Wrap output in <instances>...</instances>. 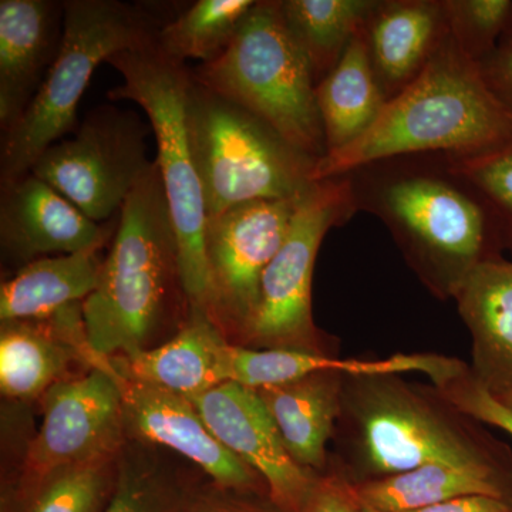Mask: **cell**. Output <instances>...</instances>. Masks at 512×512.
Here are the masks:
<instances>
[{
    "label": "cell",
    "mask_w": 512,
    "mask_h": 512,
    "mask_svg": "<svg viewBox=\"0 0 512 512\" xmlns=\"http://www.w3.org/2000/svg\"><path fill=\"white\" fill-rule=\"evenodd\" d=\"M328 471L349 484L430 463L512 467V451L433 384L402 375L343 376L342 410Z\"/></svg>",
    "instance_id": "cell-1"
},
{
    "label": "cell",
    "mask_w": 512,
    "mask_h": 512,
    "mask_svg": "<svg viewBox=\"0 0 512 512\" xmlns=\"http://www.w3.org/2000/svg\"><path fill=\"white\" fill-rule=\"evenodd\" d=\"M306 512H366L353 493L352 485L339 474H320Z\"/></svg>",
    "instance_id": "cell-35"
},
{
    "label": "cell",
    "mask_w": 512,
    "mask_h": 512,
    "mask_svg": "<svg viewBox=\"0 0 512 512\" xmlns=\"http://www.w3.org/2000/svg\"><path fill=\"white\" fill-rule=\"evenodd\" d=\"M200 485L143 453H134L128 441L120 457L116 490L103 512H184Z\"/></svg>",
    "instance_id": "cell-29"
},
{
    "label": "cell",
    "mask_w": 512,
    "mask_h": 512,
    "mask_svg": "<svg viewBox=\"0 0 512 512\" xmlns=\"http://www.w3.org/2000/svg\"><path fill=\"white\" fill-rule=\"evenodd\" d=\"M123 76L110 100H130L146 111L157 141L156 163L177 235L181 282L190 308L207 312L208 272L204 235V194L187 126L191 70L174 62L156 45L124 50L109 62Z\"/></svg>",
    "instance_id": "cell-8"
},
{
    "label": "cell",
    "mask_w": 512,
    "mask_h": 512,
    "mask_svg": "<svg viewBox=\"0 0 512 512\" xmlns=\"http://www.w3.org/2000/svg\"><path fill=\"white\" fill-rule=\"evenodd\" d=\"M231 343L207 312L191 308L173 339L133 355L111 357L127 375L192 399L227 383L225 357Z\"/></svg>",
    "instance_id": "cell-20"
},
{
    "label": "cell",
    "mask_w": 512,
    "mask_h": 512,
    "mask_svg": "<svg viewBox=\"0 0 512 512\" xmlns=\"http://www.w3.org/2000/svg\"><path fill=\"white\" fill-rule=\"evenodd\" d=\"M356 211L346 175L316 181L299 198L284 244L262 278L258 311L241 346L336 356L313 319V272L329 229L345 224Z\"/></svg>",
    "instance_id": "cell-9"
},
{
    "label": "cell",
    "mask_w": 512,
    "mask_h": 512,
    "mask_svg": "<svg viewBox=\"0 0 512 512\" xmlns=\"http://www.w3.org/2000/svg\"><path fill=\"white\" fill-rule=\"evenodd\" d=\"M436 387L448 402L467 416L497 427L512 437V414L474 379L470 365Z\"/></svg>",
    "instance_id": "cell-32"
},
{
    "label": "cell",
    "mask_w": 512,
    "mask_h": 512,
    "mask_svg": "<svg viewBox=\"0 0 512 512\" xmlns=\"http://www.w3.org/2000/svg\"><path fill=\"white\" fill-rule=\"evenodd\" d=\"M63 5L50 0H0V126L25 114L59 52Z\"/></svg>",
    "instance_id": "cell-16"
},
{
    "label": "cell",
    "mask_w": 512,
    "mask_h": 512,
    "mask_svg": "<svg viewBox=\"0 0 512 512\" xmlns=\"http://www.w3.org/2000/svg\"><path fill=\"white\" fill-rule=\"evenodd\" d=\"M451 168L463 177L493 215L503 247L512 252V141L493 150L448 156Z\"/></svg>",
    "instance_id": "cell-30"
},
{
    "label": "cell",
    "mask_w": 512,
    "mask_h": 512,
    "mask_svg": "<svg viewBox=\"0 0 512 512\" xmlns=\"http://www.w3.org/2000/svg\"><path fill=\"white\" fill-rule=\"evenodd\" d=\"M512 141V117L485 83L480 64L461 52L450 33L423 72L387 101L362 137L315 165V181L416 154L464 156Z\"/></svg>",
    "instance_id": "cell-3"
},
{
    "label": "cell",
    "mask_w": 512,
    "mask_h": 512,
    "mask_svg": "<svg viewBox=\"0 0 512 512\" xmlns=\"http://www.w3.org/2000/svg\"><path fill=\"white\" fill-rule=\"evenodd\" d=\"M454 301L471 335L474 379L494 397L512 390V261L481 262Z\"/></svg>",
    "instance_id": "cell-18"
},
{
    "label": "cell",
    "mask_w": 512,
    "mask_h": 512,
    "mask_svg": "<svg viewBox=\"0 0 512 512\" xmlns=\"http://www.w3.org/2000/svg\"><path fill=\"white\" fill-rule=\"evenodd\" d=\"M363 32L387 101L420 76L450 33L443 0H379Z\"/></svg>",
    "instance_id": "cell-19"
},
{
    "label": "cell",
    "mask_w": 512,
    "mask_h": 512,
    "mask_svg": "<svg viewBox=\"0 0 512 512\" xmlns=\"http://www.w3.org/2000/svg\"><path fill=\"white\" fill-rule=\"evenodd\" d=\"M495 399H497L498 402L503 404L505 409H507L508 412L512 414V390H510V392L508 393L503 394V396L501 397H495Z\"/></svg>",
    "instance_id": "cell-37"
},
{
    "label": "cell",
    "mask_w": 512,
    "mask_h": 512,
    "mask_svg": "<svg viewBox=\"0 0 512 512\" xmlns=\"http://www.w3.org/2000/svg\"><path fill=\"white\" fill-rule=\"evenodd\" d=\"M104 359L123 400L128 441L170 448L218 487L269 495L261 476L212 436L190 399L127 375L113 357Z\"/></svg>",
    "instance_id": "cell-13"
},
{
    "label": "cell",
    "mask_w": 512,
    "mask_h": 512,
    "mask_svg": "<svg viewBox=\"0 0 512 512\" xmlns=\"http://www.w3.org/2000/svg\"><path fill=\"white\" fill-rule=\"evenodd\" d=\"M379 0H281L289 32L311 63L316 84L340 62Z\"/></svg>",
    "instance_id": "cell-26"
},
{
    "label": "cell",
    "mask_w": 512,
    "mask_h": 512,
    "mask_svg": "<svg viewBox=\"0 0 512 512\" xmlns=\"http://www.w3.org/2000/svg\"><path fill=\"white\" fill-rule=\"evenodd\" d=\"M478 64L488 89L512 117V25L493 55Z\"/></svg>",
    "instance_id": "cell-34"
},
{
    "label": "cell",
    "mask_w": 512,
    "mask_h": 512,
    "mask_svg": "<svg viewBox=\"0 0 512 512\" xmlns=\"http://www.w3.org/2000/svg\"><path fill=\"white\" fill-rule=\"evenodd\" d=\"M322 370H342L349 375H404L423 373L430 376L434 359L430 353H397L386 359H339L292 349H252L231 343L225 357V379L248 389L295 382Z\"/></svg>",
    "instance_id": "cell-24"
},
{
    "label": "cell",
    "mask_w": 512,
    "mask_h": 512,
    "mask_svg": "<svg viewBox=\"0 0 512 512\" xmlns=\"http://www.w3.org/2000/svg\"><path fill=\"white\" fill-rule=\"evenodd\" d=\"M117 224L119 215L109 224L90 220L35 174L2 184L0 247L3 258L20 262V268L52 254H76L107 244Z\"/></svg>",
    "instance_id": "cell-15"
},
{
    "label": "cell",
    "mask_w": 512,
    "mask_h": 512,
    "mask_svg": "<svg viewBox=\"0 0 512 512\" xmlns=\"http://www.w3.org/2000/svg\"><path fill=\"white\" fill-rule=\"evenodd\" d=\"M147 127L133 111L97 107L70 140L57 141L30 173L52 185L84 215L103 224L120 214L153 161Z\"/></svg>",
    "instance_id": "cell-10"
},
{
    "label": "cell",
    "mask_w": 512,
    "mask_h": 512,
    "mask_svg": "<svg viewBox=\"0 0 512 512\" xmlns=\"http://www.w3.org/2000/svg\"><path fill=\"white\" fill-rule=\"evenodd\" d=\"M104 245L46 256L20 268L0 288L2 323L49 319L86 301L99 284Z\"/></svg>",
    "instance_id": "cell-23"
},
{
    "label": "cell",
    "mask_w": 512,
    "mask_h": 512,
    "mask_svg": "<svg viewBox=\"0 0 512 512\" xmlns=\"http://www.w3.org/2000/svg\"><path fill=\"white\" fill-rule=\"evenodd\" d=\"M187 126L207 218L248 202L296 200L316 183L318 160L192 74Z\"/></svg>",
    "instance_id": "cell-7"
},
{
    "label": "cell",
    "mask_w": 512,
    "mask_h": 512,
    "mask_svg": "<svg viewBox=\"0 0 512 512\" xmlns=\"http://www.w3.org/2000/svg\"><path fill=\"white\" fill-rule=\"evenodd\" d=\"M357 211L384 222L407 264L437 298H454L477 265L503 251L493 215L447 154L389 158L346 175Z\"/></svg>",
    "instance_id": "cell-2"
},
{
    "label": "cell",
    "mask_w": 512,
    "mask_h": 512,
    "mask_svg": "<svg viewBox=\"0 0 512 512\" xmlns=\"http://www.w3.org/2000/svg\"><path fill=\"white\" fill-rule=\"evenodd\" d=\"M448 32L476 63L493 55L512 25V0H443Z\"/></svg>",
    "instance_id": "cell-31"
},
{
    "label": "cell",
    "mask_w": 512,
    "mask_h": 512,
    "mask_svg": "<svg viewBox=\"0 0 512 512\" xmlns=\"http://www.w3.org/2000/svg\"><path fill=\"white\" fill-rule=\"evenodd\" d=\"M326 154L349 146L375 124L387 99L370 63L363 29L316 87ZM325 154V156H326Z\"/></svg>",
    "instance_id": "cell-25"
},
{
    "label": "cell",
    "mask_w": 512,
    "mask_h": 512,
    "mask_svg": "<svg viewBox=\"0 0 512 512\" xmlns=\"http://www.w3.org/2000/svg\"><path fill=\"white\" fill-rule=\"evenodd\" d=\"M163 25L146 10L117 0L63 2L55 62L15 127L2 134V184L29 174L40 156L76 124L94 70L128 49L150 45Z\"/></svg>",
    "instance_id": "cell-5"
},
{
    "label": "cell",
    "mask_w": 512,
    "mask_h": 512,
    "mask_svg": "<svg viewBox=\"0 0 512 512\" xmlns=\"http://www.w3.org/2000/svg\"><path fill=\"white\" fill-rule=\"evenodd\" d=\"M342 370H322L295 382L256 390L296 463L313 473L329 468V441L342 410Z\"/></svg>",
    "instance_id": "cell-21"
},
{
    "label": "cell",
    "mask_w": 512,
    "mask_h": 512,
    "mask_svg": "<svg viewBox=\"0 0 512 512\" xmlns=\"http://www.w3.org/2000/svg\"><path fill=\"white\" fill-rule=\"evenodd\" d=\"M120 457L57 468L13 495L3 512H103L116 490Z\"/></svg>",
    "instance_id": "cell-27"
},
{
    "label": "cell",
    "mask_w": 512,
    "mask_h": 512,
    "mask_svg": "<svg viewBox=\"0 0 512 512\" xmlns=\"http://www.w3.org/2000/svg\"><path fill=\"white\" fill-rule=\"evenodd\" d=\"M83 303L69 306L52 318L2 323L0 390L16 402L42 399L50 387L67 377L80 359L84 333Z\"/></svg>",
    "instance_id": "cell-17"
},
{
    "label": "cell",
    "mask_w": 512,
    "mask_h": 512,
    "mask_svg": "<svg viewBox=\"0 0 512 512\" xmlns=\"http://www.w3.org/2000/svg\"><path fill=\"white\" fill-rule=\"evenodd\" d=\"M184 512H282L268 494L201 484Z\"/></svg>",
    "instance_id": "cell-33"
},
{
    "label": "cell",
    "mask_w": 512,
    "mask_h": 512,
    "mask_svg": "<svg viewBox=\"0 0 512 512\" xmlns=\"http://www.w3.org/2000/svg\"><path fill=\"white\" fill-rule=\"evenodd\" d=\"M195 82L244 107L291 146L320 160L325 131L311 63L278 0H258L227 50L191 70Z\"/></svg>",
    "instance_id": "cell-6"
},
{
    "label": "cell",
    "mask_w": 512,
    "mask_h": 512,
    "mask_svg": "<svg viewBox=\"0 0 512 512\" xmlns=\"http://www.w3.org/2000/svg\"><path fill=\"white\" fill-rule=\"evenodd\" d=\"M178 256L170 205L154 160L121 208L99 284L82 305L93 352L111 357L147 349L175 301L187 299Z\"/></svg>",
    "instance_id": "cell-4"
},
{
    "label": "cell",
    "mask_w": 512,
    "mask_h": 512,
    "mask_svg": "<svg viewBox=\"0 0 512 512\" xmlns=\"http://www.w3.org/2000/svg\"><path fill=\"white\" fill-rule=\"evenodd\" d=\"M352 490L360 503L377 512L420 510L467 495H488L512 503V467L430 463L352 485Z\"/></svg>",
    "instance_id": "cell-22"
},
{
    "label": "cell",
    "mask_w": 512,
    "mask_h": 512,
    "mask_svg": "<svg viewBox=\"0 0 512 512\" xmlns=\"http://www.w3.org/2000/svg\"><path fill=\"white\" fill-rule=\"evenodd\" d=\"M299 198L248 202L207 218V313L235 345L252 325L262 278L284 244Z\"/></svg>",
    "instance_id": "cell-12"
},
{
    "label": "cell",
    "mask_w": 512,
    "mask_h": 512,
    "mask_svg": "<svg viewBox=\"0 0 512 512\" xmlns=\"http://www.w3.org/2000/svg\"><path fill=\"white\" fill-rule=\"evenodd\" d=\"M407 512H512V503L488 495H467Z\"/></svg>",
    "instance_id": "cell-36"
},
{
    "label": "cell",
    "mask_w": 512,
    "mask_h": 512,
    "mask_svg": "<svg viewBox=\"0 0 512 512\" xmlns=\"http://www.w3.org/2000/svg\"><path fill=\"white\" fill-rule=\"evenodd\" d=\"M363 507H365V505H363ZM365 510H366V512H377V511L370 510V508H367V507H365Z\"/></svg>",
    "instance_id": "cell-38"
},
{
    "label": "cell",
    "mask_w": 512,
    "mask_h": 512,
    "mask_svg": "<svg viewBox=\"0 0 512 512\" xmlns=\"http://www.w3.org/2000/svg\"><path fill=\"white\" fill-rule=\"evenodd\" d=\"M255 0H198L158 30L156 45L178 63L212 62L227 50Z\"/></svg>",
    "instance_id": "cell-28"
},
{
    "label": "cell",
    "mask_w": 512,
    "mask_h": 512,
    "mask_svg": "<svg viewBox=\"0 0 512 512\" xmlns=\"http://www.w3.org/2000/svg\"><path fill=\"white\" fill-rule=\"evenodd\" d=\"M222 446L261 476L282 512H306L320 474L296 463L256 390L224 383L190 399Z\"/></svg>",
    "instance_id": "cell-14"
},
{
    "label": "cell",
    "mask_w": 512,
    "mask_h": 512,
    "mask_svg": "<svg viewBox=\"0 0 512 512\" xmlns=\"http://www.w3.org/2000/svg\"><path fill=\"white\" fill-rule=\"evenodd\" d=\"M87 372L64 377L42 397L43 421L28 444L15 495L57 468L121 456L128 443L117 383L87 340L80 345Z\"/></svg>",
    "instance_id": "cell-11"
}]
</instances>
